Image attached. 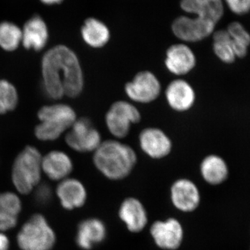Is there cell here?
Masks as SVG:
<instances>
[{"mask_svg":"<svg viewBox=\"0 0 250 250\" xmlns=\"http://www.w3.org/2000/svg\"><path fill=\"white\" fill-rule=\"evenodd\" d=\"M171 203L182 213H189L197 209L201 202V193L197 184L188 178L174 181L170 188Z\"/></svg>","mask_w":250,"mask_h":250,"instance_id":"cell-9","label":"cell"},{"mask_svg":"<svg viewBox=\"0 0 250 250\" xmlns=\"http://www.w3.org/2000/svg\"><path fill=\"white\" fill-rule=\"evenodd\" d=\"M164 64L170 73L182 77L195 69L197 57L188 45L184 43L174 44L166 51Z\"/></svg>","mask_w":250,"mask_h":250,"instance_id":"cell-12","label":"cell"},{"mask_svg":"<svg viewBox=\"0 0 250 250\" xmlns=\"http://www.w3.org/2000/svg\"><path fill=\"white\" fill-rule=\"evenodd\" d=\"M18 103L17 89L6 80H0V115L14 111Z\"/></svg>","mask_w":250,"mask_h":250,"instance_id":"cell-26","label":"cell"},{"mask_svg":"<svg viewBox=\"0 0 250 250\" xmlns=\"http://www.w3.org/2000/svg\"><path fill=\"white\" fill-rule=\"evenodd\" d=\"M22 34V45L29 50H42L48 41V29L40 16L30 18L24 24Z\"/></svg>","mask_w":250,"mask_h":250,"instance_id":"cell-18","label":"cell"},{"mask_svg":"<svg viewBox=\"0 0 250 250\" xmlns=\"http://www.w3.org/2000/svg\"><path fill=\"white\" fill-rule=\"evenodd\" d=\"M215 23L200 18H190L182 16L172 24V29L176 37L187 42H196L213 34Z\"/></svg>","mask_w":250,"mask_h":250,"instance_id":"cell-11","label":"cell"},{"mask_svg":"<svg viewBox=\"0 0 250 250\" xmlns=\"http://www.w3.org/2000/svg\"><path fill=\"white\" fill-rule=\"evenodd\" d=\"M149 233L154 244L162 250H178L184 239L183 225L175 218L156 220L151 225Z\"/></svg>","mask_w":250,"mask_h":250,"instance_id":"cell-8","label":"cell"},{"mask_svg":"<svg viewBox=\"0 0 250 250\" xmlns=\"http://www.w3.org/2000/svg\"><path fill=\"white\" fill-rule=\"evenodd\" d=\"M22 210V202L18 195L12 192L0 193V211L18 216Z\"/></svg>","mask_w":250,"mask_h":250,"instance_id":"cell-28","label":"cell"},{"mask_svg":"<svg viewBox=\"0 0 250 250\" xmlns=\"http://www.w3.org/2000/svg\"><path fill=\"white\" fill-rule=\"evenodd\" d=\"M73 170V162L66 153L54 150L42 159V171L53 181L67 178Z\"/></svg>","mask_w":250,"mask_h":250,"instance_id":"cell-17","label":"cell"},{"mask_svg":"<svg viewBox=\"0 0 250 250\" xmlns=\"http://www.w3.org/2000/svg\"><path fill=\"white\" fill-rule=\"evenodd\" d=\"M41 1L46 5H54L60 4L63 0H41Z\"/></svg>","mask_w":250,"mask_h":250,"instance_id":"cell-33","label":"cell"},{"mask_svg":"<svg viewBox=\"0 0 250 250\" xmlns=\"http://www.w3.org/2000/svg\"><path fill=\"white\" fill-rule=\"evenodd\" d=\"M165 98L171 109L184 113L193 107L196 101V93L188 82L178 78L172 80L166 87Z\"/></svg>","mask_w":250,"mask_h":250,"instance_id":"cell-13","label":"cell"},{"mask_svg":"<svg viewBox=\"0 0 250 250\" xmlns=\"http://www.w3.org/2000/svg\"><path fill=\"white\" fill-rule=\"evenodd\" d=\"M137 161L134 149L117 139L103 141L93 152L94 166L111 181H121L129 177Z\"/></svg>","mask_w":250,"mask_h":250,"instance_id":"cell-2","label":"cell"},{"mask_svg":"<svg viewBox=\"0 0 250 250\" xmlns=\"http://www.w3.org/2000/svg\"><path fill=\"white\" fill-rule=\"evenodd\" d=\"M18 223V216L0 211V231L12 229Z\"/></svg>","mask_w":250,"mask_h":250,"instance_id":"cell-31","label":"cell"},{"mask_svg":"<svg viewBox=\"0 0 250 250\" xmlns=\"http://www.w3.org/2000/svg\"><path fill=\"white\" fill-rule=\"evenodd\" d=\"M107 236V228L103 220L97 218L82 220L77 227L75 241L82 250H91L101 244Z\"/></svg>","mask_w":250,"mask_h":250,"instance_id":"cell-15","label":"cell"},{"mask_svg":"<svg viewBox=\"0 0 250 250\" xmlns=\"http://www.w3.org/2000/svg\"><path fill=\"white\" fill-rule=\"evenodd\" d=\"M200 171L205 182L213 186L223 184L229 175L228 164L216 154L205 156L200 164Z\"/></svg>","mask_w":250,"mask_h":250,"instance_id":"cell-21","label":"cell"},{"mask_svg":"<svg viewBox=\"0 0 250 250\" xmlns=\"http://www.w3.org/2000/svg\"><path fill=\"white\" fill-rule=\"evenodd\" d=\"M42 88L47 98L57 100L64 96L75 98L84 88V76L80 59L67 46H54L41 61Z\"/></svg>","mask_w":250,"mask_h":250,"instance_id":"cell-1","label":"cell"},{"mask_svg":"<svg viewBox=\"0 0 250 250\" xmlns=\"http://www.w3.org/2000/svg\"><path fill=\"white\" fill-rule=\"evenodd\" d=\"M38 118L41 122L58 125L65 130L71 128L77 120L74 108L62 103L44 106L38 112Z\"/></svg>","mask_w":250,"mask_h":250,"instance_id":"cell-19","label":"cell"},{"mask_svg":"<svg viewBox=\"0 0 250 250\" xmlns=\"http://www.w3.org/2000/svg\"><path fill=\"white\" fill-rule=\"evenodd\" d=\"M42 159L39 149L33 146H27L16 156L11 177L20 193L27 195L40 184Z\"/></svg>","mask_w":250,"mask_h":250,"instance_id":"cell-3","label":"cell"},{"mask_svg":"<svg viewBox=\"0 0 250 250\" xmlns=\"http://www.w3.org/2000/svg\"><path fill=\"white\" fill-rule=\"evenodd\" d=\"M213 49L219 60L230 64L236 59L231 38L227 30L216 31L213 35Z\"/></svg>","mask_w":250,"mask_h":250,"instance_id":"cell-23","label":"cell"},{"mask_svg":"<svg viewBox=\"0 0 250 250\" xmlns=\"http://www.w3.org/2000/svg\"><path fill=\"white\" fill-rule=\"evenodd\" d=\"M232 12L238 15L246 14L250 10V0H225Z\"/></svg>","mask_w":250,"mask_h":250,"instance_id":"cell-30","label":"cell"},{"mask_svg":"<svg viewBox=\"0 0 250 250\" xmlns=\"http://www.w3.org/2000/svg\"><path fill=\"white\" fill-rule=\"evenodd\" d=\"M56 234L47 219L34 214L22 225L18 233L17 243L21 250H51L55 246Z\"/></svg>","mask_w":250,"mask_h":250,"instance_id":"cell-4","label":"cell"},{"mask_svg":"<svg viewBox=\"0 0 250 250\" xmlns=\"http://www.w3.org/2000/svg\"><path fill=\"white\" fill-rule=\"evenodd\" d=\"M10 241L9 238L0 231V250H9Z\"/></svg>","mask_w":250,"mask_h":250,"instance_id":"cell-32","label":"cell"},{"mask_svg":"<svg viewBox=\"0 0 250 250\" xmlns=\"http://www.w3.org/2000/svg\"><path fill=\"white\" fill-rule=\"evenodd\" d=\"M57 195L62 208L69 210L83 207L88 197L84 185L75 178L62 180L57 188Z\"/></svg>","mask_w":250,"mask_h":250,"instance_id":"cell-16","label":"cell"},{"mask_svg":"<svg viewBox=\"0 0 250 250\" xmlns=\"http://www.w3.org/2000/svg\"><path fill=\"white\" fill-rule=\"evenodd\" d=\"M36 187L37 188L34 194V199L36 203L40 206L49 205L53 197L52 188L49 184L46 183L39 184Z\"/></svg>","mask_w":250,"mask_h":250,"instance_id":"cell-29","label":"cell"},{"mask_svg":"<svg viewBox=\"0 0 250 250\" xmlns=\"http://www.w3.org/2000/svg\"><path fill=\"white\" fill-rule=\"evenodd\" d=\"M118 218L129 232H141L147 227L148 214L143 202L134 197L125 198L118 208Z\"/></svg>","mask_w":250,"mask_h":250,"instance_id":"cell-14","label":"cell"},{"mask_svg":"<svg viewBox=\"0 0 250 250\" xmlns=\"http://www.w3.org/2000/svg\"><path fill=\"white\" fill-rule=\"evenodd\" d=\"M65 141L73 150L82 153L95 152L103 141L100 131L87 118L75 121Z\"/></svg>","mask_w":250,"mask_h":250,"instance_id":"cell-7","label":"cell"},{"mask_svg":"<svg viewBox=\"0 0 250 250\" xmlns=\"http://www.w3.org/2000/svg\"><path fill=\"white\" fill-rule=\"evenodd\" d=\"M139 142L142 152L154 160H160L170 155L173 147L168 135L158 127L143 129L139 134Z\"/></svg>","mask_w":250,"mask_h":250,"instance_id":"cell-10","label":"cell"},{"mask_svg":"<svg viewBox=\"0 0 250 250\" xmlns=\"http://www.w3.org/2000/svg\"><path fill=\"white\" fill-rule=\"evenodd\" d=\"M181 6L187 12L197 15V18L215 24L223 17L221 0H182Z\"/></svg>","mask_w":250,"mask_h":250,"instance_id":"cell-20","label":"cell"},{"mask_svg":"<svg viewBox=\"0 0 250 250\" xmlns=\"http://www.w3.org/2000/svg\"><path fill=\"white\" fill-rule=\"evenodd\" d=\"M161 83L155 74L149 70H143L135 75L132 80L125 85L126 97L138 104L152 103L160 96Z\"/></svg>","mask_w":250,"mask_h":250,"instance_id":"cell-6","label":"cell"},{"mask_svg":"<svg viewBox=\"0 0 250 250\" xmlns=\"http://www.w3.org/2000/svg\"><path fill=\"white\" fill-rule=\"evenodd\" d=\"M83 42L91 48H103L107 45L111 38L107 26L98 20L89 18L85 21L81 29Z\"/></svg>","mask_w":250,"mask_h":250,"instance_id":"cell-22","label":"cell"},{"mask_svg":"<svg viewBox=\"0 0 250 250\" xmlns=\"http://www.w3.org/2000/svg\"><path fill=\"white\" fill-rule=\"evenodd\" d=\"M65 131L66 130L58 125L41 122L40 124L36 126L34 134L40 141H53L58 139Z\"/></svg>","mask_w":250,"mask_h":250,"instance_id":"cell-27","label":"cell"},{"mask_svg":"<svg viewBox=\"0 0 250 250\" xmlns=\"http://www.w3.org/2000/svg\"><path fill=\"white\" fill-rule=\"evenodd\" d=\"M227 31L231 38L236 58L246 57L250 45L249 33L239 22L231 23Z\"/></svg>","mask_w":250,"mask_h":250,"instance_id":"cell-25","label":"cell"},{"mask_svg":"<svg viewBox=\"0 0 250 250\" xmlns=\"http://www.w3.org/2000/svg\"><path fill=\"white\" fill-rule=\"evenodd\" d=\"M22 30L14 23H0V47L6 52H14L22 42Z\"/></svg>","mask_w":250,"mask_h":250,"instance_id":"cell-24","label":"cell"},{"mask_svg":"<svg viewBox=\"0 0 250 250\" xmlns=\"http://www.w3.org/2000/svg\"><path fill=\"white\" fill-rule=\"evenodd\" d=\"M141 120V113L134 104L118 100L112 104L105 115V125L110 134L116 139L129 135L131 126Z\"/></svg>","mask_w":250,"mask_h":250,"instance_id":"cell-5","label":"cell"}]
</instances>
